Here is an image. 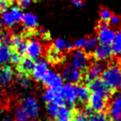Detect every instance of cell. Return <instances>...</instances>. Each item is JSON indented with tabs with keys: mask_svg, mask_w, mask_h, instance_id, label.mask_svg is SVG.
I'll return each instance as SVG.
<instances>
[{
	"mask_svg": "<svg viewBox=\"0 0 121 121\" xmlns=\"http://www.w3.org/2000/svg\"><path fill=\"white\" fill-rule=\"evenodd\" d=\"M101 79L113 93L121 90V65L119 62H111L101 73Z\"/></svg>",
	"mask_w": 121,
	"mask_h": 121,
	"instance_id": "cell-1",
	"label": "cell"
},
{
	"mask_svg": "<svg viewBox=\"0 0 121 121\" xmlns=\"http://www.w3.org/2000/svg\"><path fill=\"white\" fill-rule=\"evenodd\" d=\"M23 14L22 9L18 6H10L1 12L0 22L6 27H13L22 21Z\"/></svg>",
	"mask_w": 121,
	"mask_h": 121,
	"instance_id": "cell-2",
	"label": "cell"
},
{
	"mask_svg": "<svg viewBox=\"0 0 121 121\" xmlns=\"http://www.w3.org/2000/svg\"><path fill=\"white\" fill-rule=\"evenodd\" d=\"M70 65L82 71H86L90 67V56L82 49H72L69 51Z\"/></svg>",
	"mask_w": 121,
	"mask_h": 121,
	"instance_id": "cell-3",
	"label": "cell"
},
{
	"mask_svg": "<svg viewBox=\"0 0 121 121\" xmlns=\"http://www.w3.org/2000/svg\"><path fill=\"white\" fill-rule=\"evenodd\" d=\"M109 99L100 93H91L87 100V108L93 112H101L108 108Z\"/></svg>",
	"mask_w": 121,
	"mask_h": 121,
	"instance_id": "cell-4",
	"label": "cell"
},
{
	"mask_svg": "<svg viewBox=\"0 0 121 121\" xmlns=\"http://www.w3.org/2000/svg\"><path fill=\"white\" fill-rule=\"evenodd\" d=\"M115 36V32L112 28L110 27L109 24L99 22L97 25V34H96V39L97 42L100 44L103 45H111L113 42Z\"/></svg>",
	"mask_w": 121,
	"mask_h": 121,
	"instance_id": "cell-5",
	"label": "cell"
},
{
	"mask_svg": "<svg viewBox=\"0 0 121 121\" xmlns=\"http://www.w3.org/2000/svg\"><path fill=\"white\" fill-rule=\"evenodd\" d=\"M61 78L67 83L76 85V84L80 83V81L83 78V75H82V72L80 70L68 64V65H65L63 67L62 72H61Z\"/></svg>",
	"mask_w": 121,
	"mask_h": 121,
	"instance_id": "cell-6",
	"label": "cell"
},
{
	"mask_svg": "<svg viewBox=\"0 0 121 121\" xmlns=\"http://www.w3.org/2000/svg\"><path fill=\"white\" fill-rule=\"evenodd\" d=\"M110 103L109 116L112 121H121V94L113 93Z\"/></svg>",
	"mask_w": 121,
	"mask_h": 121,
	"instance_id": "cell-7",
	"label": "cell"
},
{
	"mask_svg": "<svg viewBox=\"0 0 121 121\" xmlns=\"http://www.w3.org/2000/svg\"><path fill=\"white\" fill-rule=\"evenodd\" d=\"M104 68H105V64L102 62H96L93 65H90V67L84 72L83 78H82L84 80L85 85L87 86L93 80L99 78Z\"/></svg>",
	"mask_w": 121,
	"mask_h": 121,
	"instance_id": "cell-8",
	"label": "cell"
},
{
	"mask_svg": "<svg viewBox=\"0 0 121 121\" xmlns=\"http://www.w3.org/2000/svg\"><path fill=\"white\" fill-rule=\"evenodd\" d=\"M21 106L26 112L29 119H33L38 116L40 108H39L38 101L33 96H27L25 99H23Z\"/></svg>",
	"mask_w": 121,
	"mask_h": 121,
	"instance_id": "cell-9",
	"label": "cell"
},
{
	"mask_svg": "<svg viewBox=\"0 0 121 121\" xmlns=\"http://www.w3.org/2000/svg\"><path fill=\"white\" fill-rule=\"evenodd\" d=\"M26 54L27 58L31 60H38L43 54V45L41 42L37 39H29L27 40V45Z\"/></svg>",
	"mask_w": 121,
	"mask_h": 121,
	"instance_id": "cell-10",
	"label": "cell"
},
{
	"mask_svg": "<svg viewBox=\"0 0 121 121\" xmlns=\"http://www.w3.org/2000/svg\"><path fill=\"white\" fill-rule=\"evenodd\" d=\"M87 87L91 93H100L108 99H110L113 94V92L106 86V84L102 81L101 78H96L93 80L87 85Z\"/></svg>",
	"mask_w": 121,
	"mask_h": 121,
	"instance_id": "cell-11",
	"label": "cell"
},
{
	"mask_svg": "<svg viewBox=\"0 0 121 121\" xmlns=\"http://www.w3.org/2000/svg\"><path fill=\"white\" fill-rule=\"evenodd\" d=\"M43 99L47 102H53L59 106L64 105L61 95V88H47L43 94Z\"/></svg>",
	"mask_w": 121,
	"mask_h": 121,
	"instance_id": "cell-12",
	"label": "cell"
},
{
	"mask_svg": "<svg viewBox=\"0 0 121 121\" xmlns=\"http://www.w3.org/2000/svg\"><path fill=\"white\" fill-rule=\"evenodd\" d=\"M42 82L47 88H61L63 86V79L61 78V75L54 71H48Z\"/></svg>",
	"mask_w": 121,
	"mask_h": 121,
	"instance_id": "cell-13",
	"label": "cell"
},
{
	"mask_svg": "<svg viewBox=\"0 0 121 121\" xmlns=\"http://www.w3.org/2000/svg\"><path fill=\"white\" fill-rule=\"evenodd\" d=\"M112 55V53L111 45H103V44L97 45L95 51L92 53L93 59L97 62H101L102 60H106L110 59Z\"/></svg>",
	"mask_w": 121,
	"mask_h": 121,
	"instance_id": "cell-14",
	"label": "cell"
},
{
	"mask_svg": "<svg viewBox=\"0 0 121 121\" xmlns=\"http://www.w3.org/2000/svg\"><path fill=\"white\" fill-rule=\"evenodd\" d=\"M61 95L63 101H65L70 106H75L77 102V95L75 91V85L66 83L61 87Z\"/></svg>",
	"mask_w": 121,
	"mask_h": 121,
	"instance_id": "cell-15",
	"label": "cell"
},
{
	"mask_svg": "<svg viewBox=\"0 0 121 121\" xmlns=\"http://www.w3.org/2000/svg\"><path fill=\"white\" fill-rule=\"evenodd\" d=\"M48 71H49L48 70V63L45 60H40L34 64V67H33L31 74H32V77L35 80L42 81Z\"/></svg>",
	"mask_w": 121,
	"mask_h": 121,
	"instance_id": "cell-16",
	"label": "cell"
},
{
	"mask_svg": "<svg viewBox=\"0 0 121 121\" xmlns=\"http://www.w3.org/2000/svg\"><path fill=\"white\" fill-rule=\"evenodd\" d=\"M22 24L27 31H34L38 26V17L33 12L27 11L23 14Z\"/></svg>",
	"mask_w": 121,
	"mask_h": 121,
	"instance_id": "cell-17",
	"label": "cell"
},
{
	"mask_svg": "<svg viewBox=\"0 0 121 121\" xmlns=\"http://www.w3.org/2000/svg\"><path fill=\"white\" fill-rule=\"evenodd\" d=\"M14 72L10 66H0V89L8 86L13 79Z\"/></svg>",
	"mask_w": 121,
	"mask_h": 121,
	"instance_id": "cell-18",
	"label": "cell"
},
{
	"mask_svg": "<svg viewBox=\"0 0 121 121\" xmlns=\"http://www.w3.org/2000/svg\"><path fill=\"white\" fill-rule=\"evenodd\" d=\"M53 50H55L56 52L58 53H62V52H68V51H71L73 48V43L67 42L66 40L64 39H61V38H58L56 39L54 42H53V44H52V47H51Z\"/></svg>",
	"mask_w": 121,
	"mask_h": 121,
	"instance_id": "cell-19",
	"label": "cell"
},
{
	"mask_svg": "<svg viewBox=\"0 0 121 121\" xmlns=\"http://www.w3.org/2000/svg\"><path fill=\"white\" fill-rule=\"evenodd\" d=\"M34 60L27 58V57H24L20 62V64L17 66V69H18V72H21V73H24V74H26V75H30L32 70H33V67H34Z\"/></svg>",
	"mask_w": 121,
	"mask_h": 121,
	"instance_id": "cell-20",
	"label": "cell"
},
{
	"mask_svg": "<svg viewBox=\"0 0 121 121\" xmlns=\"http://www.w3.org/2000/svg\"><path fill=\"white\" fill-rule=\"evenodd\" d=\"M75 91H76L77 99H78L81 102H87L91 92L89 91L88 87L85 84H80V83L76 84L75 85Z\"/></svg>",
	"mask_w": 121,
	"mask_h": 121,
	"instance_id": "cell-21",
	"label": "cell"
},
{
	"mask_svg": "<svg viewBox=\"0 0 121 121\" xmlns=\"http://www.w3.org/2000/svg\"><path fill=\"white\" fill-rule=\"evenodd\" d=\"M97 39L95 36H89L84 38V45L82 50H84L86 53H93L95 51V49L97 46Z\"/></svg>",
	"mask_w": 121,
	"mask_h": 121,
	"instance_id": "cell-22",
	"label": "cell"
},
{
	"mask_svg": "<svg viewBox=\"0 0 121 121\" xmlns=\"http://www.w3.org/2000/svg\"><path fill=\"white\" fill-rule=\"evenodd\" d=\"M10 54H11V47L9 45H6V44L0 45V66H4L8 61H9Z\"/></svg>",
	"mask_w": 121,
	"mask_h": 121,
	"instance_id": "cell-23",
	"label": "cell"
},
{
	"mask_svg": "<svg viewBox=\"0 0 121 121\" xmlns=\"http://www.w3.org/2000/svg\"><path fill=\"white\" fill-rule=\"evenodd\" d=\"M111 48H112V55H115V56L121 55V33L120 31L115 32V36H114L112 43L111 44Z\"/></svg>",
	"mask_w": 121,
	"mask_h": 121,
	"instance_id": "cell-24",
	"label": "cell"
},
{
	"mask_svg": "<svg viewBox=\"0 0 121 121\" xmlns=\"http://www.w3.org/2000/svg\"><path fill=\"white\" fill-rule=\"evenodd\" d=\"M73 112H74V111L72 109H70L69 107H66L64 105L60 106L57 119H67V120H70L72 118V116H73Z\"/></svg>",
	"mask_w": 121,
	"mask_h": 121,
	"instance_id": "cell-25",
	"label": "cell"
},
{
	"mask_svg": "<svg viewBox=\"0 0 121 121\" xmlns=\"http://www.w3.org/2000/svg\"><path fill=\"white\" fill-rule=\"evenodd\" d=\"M88 121H111V118L107 112H92L88 116Z\"/></svg>",
	"mask_w": 121,
	"mask_h": 121,
	"instance_id": "cell-26",
	"label": "cell"
},
{
	"mask_svg": "<svg viewBox=\"0 0 121 121\" xmlns=\"http://www.w3.org/2000/svg\"><path fill=\"white\" fill-rule=\"evenodd\" d=\"M14 116H15V120L16 121H27L29 118L26 114V112H25V110L22 108L21 105L17 106L14 110Z\"/></svg>",
	"mask_w": 121,
	"mask_h": 121,
	"instance_id": "cell-27",
	"label": "cell"
},
{
	"mask_svg": "<svg viewBox=\"0 0 121 121\" xmlns=\"http://www.w3.org/2000/svg\"><path fill=\"white\" fill-rule=\"evenodd\" d=\"M47 59H48V61L52 62V63H59V62H60L62 60L61 54L56 52L52 48H50L48 50V52H47Z\"/></svg>",
	"mask_w": 121,
	"mask_h": 121,
	"instance_id": "cell-28",
	"label": "cell"
},
{
	"mask_svg": "<svg viewBox=\"0 0 121 121\" xmlns=\"http://www.w3.org/2000/svg\"><path fill=\"white\" fill-rule=\"evenodd\" d=\"M16 80H17V82L22 87H28L30 85V82H31L30 81V78H29V76L26 75V74L21 73V72H18L17 73Z\"/></svg>",
	"mask_w": 121,
	"mask_h": 121,
	"instance_id": "cell-29",
	"label": "cell"
},
{
	"mask_svg": "<svg viewBox=\"0 0 121 121\" xmlns=\"http://www.w3.org/2000/svg\"><path fill=\"white\" fill-rule=\"evenodd\" d=\"M59 108L60 106L53 103V102H50V103H47L46 105V110H47V112L48 114L52 117V118H56L58 117V112H59Z\"/></svg>",
	"mask_w": 121,
	"mask_h": 121,
	"instance_id": "cell-30",
	"label": "cell"
},
{
	"mask_svg": "<svg viewBox=\"0 0 121 121\" xmlns=\"http://www.w3.org/2000/svg\"><path fill=\"white\" fill-rule=\"evenodd\" d=\"M112 13L111 12L110 9H108L107 8H102L100 10H99V17H100V22H103V23H109L111 17H112Z\"/></svg>",
	"mask_w": 121,
	"mask_h": 121,
	"instance_id": "cell-31",
	"label": "cell"
},
{
	"mask_svg": "<svg viewBox=\"0 0 121 121\" xmlns=\"http://www.w3.org/2000/svg\"><path fill=\"white\" fill-rule=\"evenodd\" d=\"M73 121H88V115L84 111H74Z\"/></svg>",
	"mask_w": 121,
	"mask_h": 121,
	"instance_id": "cell-32",
	"label": "cell"
},
{
	"mask_svg": "<svg viewBox=\"0 0 121 121\" xmlns=\"http://www.w3.org/2000/svg\"><path fill=\"white\" fill-rule=\"evenodd\" d=\"M23 58H24V57L20 56L18 53H16L14 50L11 49V54H10V57H9V61H10L13 65H15V66L17 67V66L20 64V62H21V60H22Z\"/></svg>",
	"mask_w": 121,
	"mask_h": 121,
	"instance_id": "cell-33",
	"label": "cell"
},
{
	"mask_svg": "<svg viewBox=\"0 0 121 121\" xmlns=\"http://www.w3.org/2000/svg\"><path fill=\"white\" fill-rule=\"evenodd\" d=\"M108 24H109V26H119L121 24V18L119 16H117V15H113L112 14Z\"/></svg>",
	"mask_w": 121,
	"mask_h": 121,
	"instance_id": "cell-34",
	"label": "cell"
},
{
	"mask_svg": "<svg viewBox=\"0 0 121 121\" xmlns=\"http://www.w3.org/2000/svg\"><path fill=\"white\" fill-rule=\"evenodd\" d=\"M36 0H16L17 2V6L20 9H26L28 6H30L33 2H35Z\"/></svg>",
	"mask_w": 121,
	"mask_h": 121,
	"instance_id": "cell-35",
	"label": "cell"
},
{
	"mask_svg": "<svg viewBox=\"0 0 121 121\" xmlns=\"http://www.w3.org/2000/svg\"><path fill=\"white\" fill-rule=\"evenodd\" d=\"M70 1H71V3H72L75 7H77V8H81V7H83V5H84L83 0H70Z\"/></svg>",
	"mask_w": 121,
	"mask_h": 121,
	"instance_id": "cell-36",
	"label": "cell"
},
{
	"mask_svg": "<svg viewBox=\"0 0 121 121\" xmlns=\"http://www.w3.org/2000/svg\"><path fill=\"white\" fill-rule=\"evenodd\" d=\"M8 7H9V3L6 0H0V12H2Z\"/></svg>",
	"mask_w": 121,
	"mask_h": 121,
	"instance_id": "cell-37",
	"label": "cell"
},
{
	"mask_svg": "<svg viewBox=\"0 0 121 121\" xmlns=\"http://www.w3.org/2000/svg\"><path fill=\"white\" fill-rule=\"evenodd\" d=\"M0 121H15V120H14V119H12V118H10V117H5V118L1 119Z\"/></svg>",
	"mask_w": 121,
	"mask_h": 121,
	"instance_id": "cell-38",
	"label": "cell"
},
{
	"mask_svg": "<svg viewBox=\"0 0 121 121\" xmlns=\"http://www.w3.org/2000/svg\"><path fill=\"white\" fill-rule=\"evenodd\" d=\"M56 121H70V120H67V119H56Z\"/></svg>",
	"mask_w": 121,
	"mask_h": 121,
	"instance_id": "cell-39",
	"label": "cell"
},
{
	"mask_svg": "<svg viewBox=\"0 0 121 121\" xmlns=\"http://www.w3.org/2000/svg\"><path fill=\"white\" fill-rule=\"evenodd\" d=\"M27 121H37V120H35V119H28Z\"/></svg>",
	"mask_w": 121,
	"mask_h": 121,
	"instance_id": "cell-40",
	"label": "cell"
},
{
	"mask_svg": "<svg viewBox=\"0 0 121 121\" xmlns=\"http://www.w3.org/2000/svg\"><path fill=\"white\" fill-rule=\"evenodd\" d=\"M6 1H7V2H9V1H11V0H6Z\"/></svg>",
	"mask_w": 121,
	"mask_h": 121,
	"instance_id": "cell-41",
	"label": "cell"
},
{
	"mask_svg": "<svg viewBox=\"0 0 121 121\" xmlns=\"http://www.w3.org/2000/svg\"><path fill=\"white\" fill-rule=\"evenodd\" d=\"M0 45H1V42H0Z\"/></svg>",
	"mask_w": 121,
	"mask_h": 121,
	"instance_id": "cell-42",
	"label": "cell"
},
{
	"mask_svg": "<svg viewBox=\"0 0 121 121\" xmlns=\"http://www.w3.org/2000/svg\"><path fill=\"white\" fill-rule=\"evenodd\" d=\"M120 33H121V32H120Z\"/></svg>",
	"mask_w": 121,
	"mask_h": 121,
	"instance_id": "cell-43",
	"label": "cell"
},
{
	"mask_svg": "<svg viewBox=\"0 0 121 121\" xmlns=\"http://www.w3.org/2000/svg\"><path fill=\"white\" fill-rule=\"evenodd\" d=\"M72 121H73V120H72Z\"/></svg>",
	"mask_w": 121,
	"mask_h": 121,
	"instance_id": "cell-44",
	"label": "cell"
},
{
	"mask_svg": "<svg viewBox=\"0 0 121 121\" xmlns=\"http://www.w3.org/2000/svg\"><path fill=\"white\" fill-rule=\"evenodd\" d=\"M111 121H112V120H111Z\"/></svg>",
	"mask_w": 121,
	"mask_h": 121,
	"instance_id": "cell-45",
	"label": "cell"
}]
</instances>
